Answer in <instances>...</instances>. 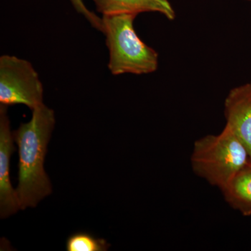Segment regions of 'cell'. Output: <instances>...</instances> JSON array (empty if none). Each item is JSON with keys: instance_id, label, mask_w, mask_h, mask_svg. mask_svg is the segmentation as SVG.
<instances>
[{"instance_id": "7a4b0ae2", "label": "cell", "mask_w": 251, "mask_h": 251, "mask_svg": "<svg viewBox=\"0 0 251 251\" xmlns=\"http://www.w3.org/2000/svg\"><path fill=\"white\" fill-rule=\"evenodd\" d=\"M138 15H103L102 31L109 51V71L114 75H145L156 72L158 54L140 39L134 28Z\"/></svg>"}, {"instance_id": "30bf717a", "label": "cell", "mask_w": 251, "mask_h": 251, "mask_svg": "<svg viewBox=\"0 0 251 251\" xmlns=\"http://www.w3.org/2000/svg\"><path fill=\"white\" fill-rule=\"evenodd\" d=\"M74 9L78 14L82 15L85 19L90 23L92 27L97 30L102 31V18L99 17L95 13L91 11L84 3L83 0H69Z\"/></svg>"}, {"instance_id": "8992f818", "label": "cell", "mask_w": 251, "mask_h": 251, "mask_svg": "<svg viewBox=\"0 0 251 251\" xmlns=\"http://www.w3.org/2000/svg\"><path fill=\"white\" fill-rule=\"evenodd\" d=\"M224 107L226 126L244 143L251 160V82L229 91Z\"/></svg>"}, {"instance_id": "277c9868", "label": "cell", "mask_w": 251, "mask_h": 251, "mask_svg": "<svg viewBox=\"0 0 251 251\" xmlns=\"http://www.w3.org/2000/svg\"><path fill=\"white\" fill-rule=\"evenodd\" d=\"M44 87L30 62L16 56L0 57V105H26L31 110L42 105Z\"/></svg>"}, {"instance_id": "9c48e42d", "label": "cell", "mask_w": 251, "mask_h": 251, "mask_svg": "<svg viewBox=\"0 0 251 251\" xmlns=\"http://www.w3.org/2000/svg\"><path fill=\"white\" fill-rule=\"evenodd\" d=\"M110 244L102 238H97L85 232L73 234L66 243L67 251H106Z\"/></svg>"}, {"instance_id": "6da1fadb", "label": "cell", "mask_w": 251, "mask_h": 251, "mask_svg": "<svg viewBox=\"0 0 251 251\" xmlns=\"http://www.w3.org/2000/svg\"><path fill=\"white\" fill-rule=\"evenodd\" d=\"M31 111V120L12 131L19 156L16 190L21 210L36 207L52 191L44 170V161L55 125V115L54 110L44 103Z\"/></svg>"}, {"instance_id": "5b68a950", "label": "cell", "mask_w": 251, "mask_h": 251, "mask_svg": "<svg viewBox=\"0 0 251 251\" xmlns=\"http://www.w3.org/2000/svg\"><path fill=\"white\" fill-rule=\"evenodd\" d=\"M8 107L0 105V217L6 219L19 209L16 190L10 179V161L16 151L13 133L10 127Z\"/></svg>"}, {"instance_id": "ba28073f", "label": "cell", "mask_w": 251, "mask_h": 251, "mask_svg": "<svg viewBox=\"0 0 251 251\" xmlns=\"http://www.w3.org/2000/svg\"><path fill=\"white\" fill-rule=\"evenodd\" d=\"M226 202L243 216H251V160L223 190Z\"/></svg>"}, {"instance_id": "8fae6325", "label": "cell", "mask_w": 251, "mask_h": 251, "mask_svg": "<svg viewBox=\"0 0 251 251\" xmlns=\"http://www.w3.org/2000/svg\"><path fill=\"white\" fill-rule=\"evenodd\" d=\"M246 1H251V0H246Z\"/></svg>"}, {"instance_id": "52a82bcc", "label": "cell", "mask_w": 251, "mask_h": 251, "mask_svg": "<svg viewBox=\"0 0 251 251\" xmlns=\"http://www.w3.org/2000/svg\"><path fill=\"white\" fill-rule=\"evenodd\" d=\"M96 9L102 15L156 12L169 21L176 17L169 0H93Z\"/></svg>"}, {"instance_id": "3957f363", "label": "cell", "mask_w": 251, "mask_h": 251, "mask_svg": "<svg viewBox=\"0 0 251 251\" xmlns=\"http://www.w3.org/2000/svg\"><path fill=\"white\" fill-rule=\"evenodd\" d=\"M249 160L245 145L225 126L219 134L206 135L195 142L191 166L198 176L222 191Z\"/></svg>"}]
</instances>
